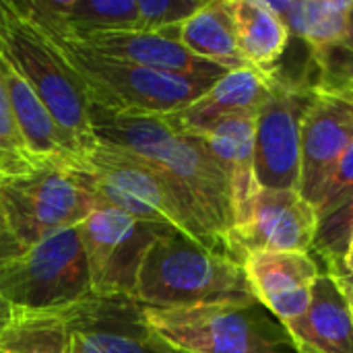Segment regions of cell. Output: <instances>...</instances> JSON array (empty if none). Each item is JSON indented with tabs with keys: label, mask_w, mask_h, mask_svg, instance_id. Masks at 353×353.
Returning a JSON list of instances; mask_svg holds the SVG:
<instances>
[{
	"label": "cell",
	"mask_w": 353,
	"mask_h": 353,
	"mask_svg": "<svg viewBox=\"0 0 353 353\" xmlns=\"http://www.w3.org/2000/svg\"><path fill=\"white\" fill-rule=\"evenodd\" d=\"M66 353H184L165 343L147 323L145 306L126 296H89L60 310Z\"/></svg>",
	"instance_id": "cell-11"
},
{
	"label": "cell",
	"mask_w": 353,
	"mask_h": 353,
	"mask_svg": "<svg viewBox=\"0 0 353 353\" xmlns=\"http://www.w3.org/2000/svg\"><path fill=\"white\" fill-rule=\"evenodd\" d=\"M275 87V72H261L252 66L228 70L194 103L163 116L176 130L201 134L232 118H256Z\"/></svg>",
	"instance_id": "cell-16"
},
{
	"label": "cell",
	"mask_w": 353,
	"mask_h": 353,
	"mask_svg": "<svg viewBox=\"0 0 353 353\" xmlns=\"http://www.w3.org/2000/svg\"><path fill=\"white\" fill-rule=\"evenodd\" d=\"M168 230L172 228L130 217L114 207L97 205L79 225L91 294L101 298H134L143 261L153 242Z\"/></svg>",
	"instance_id": "cell-9"
},
{
	"label": "cell",
	"mask_w": 353,
	"mask_h": 353,
	"mask_svg": "<svg viewBox=\"0 0 353 353\" xmlns=\"http://www.w3.org/2000/svg\"><path fill=\"white\" fill-rule=\"evenodd\" d=\"M91 122L97 141L124 147L165 172L190 196L207 230L236 261L230 246L232 182L203 137L176 130L163 116L112 114L95 105H91Z\"/></svg>",
	"instance_id": "cell-1"
},
{
	"label": "cell",
	"mask_w": 353,
	"mask_h": 353,
	"mask_svg": "<svg viewBox=\"0 0 353 353\" xmlns=\"http://www.w3.org/2000/svg\"><path fill=\"white\" fill-rule=\"evenodd\" d=\"M180 41L190 54L225 70L248 66L238 50L232 0H207L184 23L159 31Z\"/></svg>",
	"instance_id": "cell-19"
},
{
	"label": "cell",
	"mask_w": 353,
	"mask_h": 353,
	"mask_svg": "<svg viewBox=\"0 0 353 353\" xmlns=\"http://www.w3.org/2000/svg\"><path fill=\"white\" fill-rule=\"evenodd\" d=\"M343 269H345V275L353 273V240H352V244H350V250H347V254H345Z\"/></svg>",
	"instance_id": "cell-33"
},
{
	"label": "cell",
	"mask_w": 353,
	"mask_h": 353,
	"mask_svg": "<svg viewBox=\"0 0 353 353\" xmlns=\"http://www.w3.org/2000/svg\"><path fill=\"white\" fill-rule=\"evenodd\" d=\"M254 126L256 118H232L199 134L230 176L234 228L246 217L252 199L259 192V182L254 176Z\"/></svg>",
	"instance_id": "cell-20"
},
{
	"label": "cell",
	"mask_w": 353,
	"mask_h": 353,
	"mask_svg": "<svg viewBox=\"0 0 353 353\" xmlns=\"http://www.w3.org/2000/svg\"><path fill=\"white\" fill-rule=\"evenodd\" d=\"M329 95V93H327ZM335 97H341V99H347V101H352L353 103V81L350 85H345L343 89H339L337 93H335Z\"/></svg>",
	"instance_id": "cell-32"
},
{
	"label": "cell",
	"mask_w": 353,
	"mask_h": 353,
	"mask_svg": "<svg viewBox=\"0 0 353 353\" xmlns=\"http://www.w3.org/2000/svg\"><path fill=\"white\" fill-rule=\"evenodd\" d=\"M316 209L298 190L259 188L246 217L232 230L236 263L252 252H310L316 236Z\"/></svg>",
	"instance_id": "cell-12"
},
{
	"label": "cell",
	"mask_w": 353,
	"mask_h": 353,
	"mask_svg": "<svg viewBox=\"0 0 353 353\" xmlns=\"http://www.w3.org/2000/svg\"><path fill=\"white\" fill-rule=\"evenodd\" d=\"M97 205L79 172L66 168L46 165L23 176L0 178V207L25 248L79 228Z\"/></svg>",
	"instance_id": "cell-8"
},
{
	"label": "cell",
	"mask_w": 353,
	"mask_h": 353,
	"mask_svg": "<svg viewBox=\"0 0 353 353\" xmlns=\"http://www.w3.org/2000/svg\"><path fill=\"white\" fill-rule=\"evenodd\" d=\"M10 316H12V308L2 300V296H0V331L6 327V323L10 321Z\"/></svg>",
	"instance_id": "cell-31"
},
{
	"label": "cell",
	"mask_w": 353,
	"mask_h": 353,
	"mask_svg": "<svg viewBox=\"0 0 353 353\" xmlns=\"http://www.w3.org/2000/svg\"><path fill=\"white\" fill-rule=\"evenodd\" d=\"M14 6L41 31L66 39L137 25V0H17Z\"/></svg>",
	"instance_id": "cell-17"
},
{
	"label": "cell",
	"mask_w": 353,
	"mask_h": 353,
	"mask_svg": "<svg viewBox=\"0 0 353 353\" xmlns=\"http://www.w3.org/2000/svg\"><path fill=\"white\" fill-rule=\"evenodd\" d=\"M0 56L35 91L79 172H85L99 143L93 132L91 101L54 43L10 0H0Z\"/></svg>",
	"instance_id": "cell-3"
},
{
	"label": "cell",
	"mask_w": 353,
	"mask_h": 353,
	"mask_svg": "<svg viewBox=\"0 0 353 353\" xmlns=\"http://www.w3.org/2000/svg\"><path fill=\"white\" fill-rule=\"evenodd\" d=\"M339 46L341 48H345L350 54L353 56V2L352 6H350V12H347V27H345V35H343V39L339 41Z\"/></svg>",
	"instance_id": "cell-29"
},
{
	"label": "cell",
	"mask_w": 353,
	"mask_h": 353,
	"mask_svg": "<svg viewBox=\"0 0 353 353\" xmlns=\"http://www.w3.org/2000/svg\"><path fill=\"white\" fill-rule=\"evenodd\" d=\"M242 267L252 296L283 325L306 312L321 277L310 252H252Z\"/></svg>",
	"instance_id": "cell-14"
},
{
	"label": "cell",
	"mask_w": 353,
	"mask_h": 353,
	"mask_svg": "<svg viewBox=\"0 0 353 353\" xmlns=\"http://www.w3.org/2000/svg\"><path fill=\"white\" fill-rule=\"evenodd\" d=\"M41 33L54 43L66 66L74 72L91 105L112 114L172 116L194 103L215 83L143 68L95 54L79 41L46 31Z\"/></svg>",
	"instance_id": "cell-5"
},
{
	"label": "cell",
	"mask_w": 353,
	"mask_h": 353,
	"mask_svg": "<svg viewBox=\"0 0 353 353\" xmlns=\"http://www.w3.org/2000/svg\"><path fill=\"white\" fill-rule=\"evenodd\" d=\"M252 298L240 263L176 230H168L153 242L134 292V300L145 308H186Z\"/></svg>",
	"instance_id": "cell-4"
},
{
	"label": "cell",
	"mask_w": 353,
	"mask_h": 353,
	"mask_svg": "<svg viewBox=\"0 0 353 353\" xmlns=\"http://www.w3.org/2000/svg\"><path fill=\"white\" fill-rule=\"evenodd\" d=\"M68 335L60 312L12 310L0 331V353H66Z\"/></svg>",
	"instance_id": "cell-23"
},
{
	"label": "cell",
	"mask_w": 353,
	"mask_h": 353,
	"mask_svg": "<svg viewBox=\"0 0 353 353\" xmlns=\"http://www.w3.org/2000/svg\"><path fill=\"white\" fill-rule=\"evenodd\" d=\"M283 327L298 353H353V310L329 273L314 281L306 312Z\"/></svg>",
	"instance_id": "cell-18"
},
{
	"label": "cell",
	"mask_w": 353,
	"mask_h": 353,
	"mask_svg": "<svg viewBox=\"0 0 353 353\" xmlns=\"http://www.w3.org/2000/svg\"><path fill=\"white\" fill-rule=\"evenodd\" d=\"M72 41H79L81 46H85L95 54L122 60L128 64H137L143 68L178 74V77L219 81L228 72L217 64L196 58L180 41L163 33L122 29V31H101Z\"/></svg>",
	"instance_id": "cell-15"
},
{
	"label": "cell",
	"mask_w": 353,
	"mask_h": 353,
	"mask_svg": "<svg viewBox=\"0 0 353 353\" xmlns=\"http://www.w3.org/2000/svg\"><path fill=\"white\" fill-rule=\"evenodd\" d=\"M353 240V190L327 215L319 217L312 250L319 261L325 263L327 273L343 277V261Z\"/></svg>",
	"instance_id": "cell-24"
},
{
	"label": "cell",
	"mask_w": 353,
	"mask_h": 353,
	"mask_svg": "<svg viewBox=\"0 0 353 353\" xmlns=\"http://www.w3.org/2000/svg\"><path fill=\"white\" fill-rule=\"evenodd\" d=\"M353 141V103L319 93L302 122L298 192L314 209L337 161Z\"/></svg>",
	"instance_id": "cell-13"
},
{
	"label": "cell",
	"mask_w": 353,
	"mask_h": 353,
	"mask_svg": "<svg viewBox=\"0 0 353 353\" xmlns=\"http://www.w3.org/2000/svg\"><path fill=\"white\" fill-rule=\"evenodd\" d=\"M149 327L184 353H298L283 323L256 298L145 308Z\"/></svg>",
	"instance_id": "cell-6"
},
{
	"label": "cell",
	"mask_w": 353,
	"mask_h": 353,
	"mask_svg": "<svg viewBox=\"0 0 353 353\" xmlns=\"http://www.w3.org/2000/svg\"><path fill=\"white\" fill-rule=\"evenodd\" d=\"M335 279H337V283H339L341 292L345 294V298H347V302H350V306H352V310H353V273H350V275H343V277H335Z\"/></svg>",
	"instance_id": "cell-30"
},
{
	"label": "cell",
	"mask_w": 353,
	"mask_h": 353,
	"mask_svg": "<svg viewBox=\"0 0 353 353\" xmlns=\"http://www.w3.org/2000/svg\"><path fill=\"white\" fill-rule=\"evenodd\" d=\"M353 190V141L350 147L345 149V153L341 155V159L337 161L333 174L329 176L319 205H316V215L323 217L327 215L333 207H337L350 192Z\"/></svg>",
	"instance_id": "cell-27"
},
{
	"label": "cell",
	"mask_w": 353,
	"mask_h": 353,
	"mask_svg": "<svg viewBox=\"0 0 353 353\" xmlns=\"http://www.w3.org/2000/svg\"><path fill=\"white\" fill-rule=\"evenodd\" d=\"M25 250L27 248L21 244V240L12 232L4 209L0 207V269H6L12 263H17L25 254Z\"/></svg>",
	"instance_id": "cell-28"
},
{
	"label": "cell",
	"mask_w": 353,
	"mask_h": 353,
	"mask_svg": "<svg viewBox=\"0 0 353 353\" xmlns=\"http://www.w3.org/2000/svg\"><path fill=\"white\" fill-rule=\"evenodd\" d=\"M316 97L312 85L281 79L261 108L254 126V176L259 188L298 190L302 122Z\"/></svg>",
	"instance_id": "cell-10"
},
{
	"label": "cell",
	"mask_w": 353,
	"mask_h": 353,
	"mask_svg": "<svg viewBox=\"0 0 353 353\" xmlns=\"http://www.w3.org/2000/svg\"><path fill=\"white\" fill-rule=\"evenodd\" d=\"M0 296L12 310L27 312H60L89 298V267L79 228L43 238L17 263L0 269Z\"/></svg>",
	"instance_id": "cell-7"
},
{
	"label": "cell",
	"mask_w": 353,
	"mask_h": 353,
	"mask_svg": "<svg viewBox=\"0 0 353 353\" xmlns=\"http://www.w3.org/2000/svg\"><path fill=\"white\" fill-rule=\"evenodd\" d=\"M79 176L99 205L114 207L143 221L168 225L230 259L203 223L190 196L165 172L141 155L99 141L89 155L85 172H79Z\"/></svg>",
	"instance_id": "cell-2"
},
{
	"label": "cell",
	"mask_w": 353,
	"mask_h": 353,
	"mask_svg": "<svg viewBox=\"0 0 353 353\" xmlns=\"http://www.w3.org/2000/svg\"><path fill=\"white\" fill-rule=\"evenodd\" d=\"M33 170H39L21 139L10 99H8V89L6 81L2 74V58H0V178H12V176H23Z\"/></svg>",
	"instance_id": "cell-25"
},
{
	"label": "cell",
	"mask_w": 353,
	"mask_h": 353,
	"mask_svg": "<svg viewBox=\"0 0 353 353\" xmlns=\"http://www.w3.org/2000/svg\"><path fill=\"white\" fill-rule=\"evenodd\" d=\"M283 21L290 37H300L312 56L339 43L345 35L352 0H265Z\"/></svg>",
	"instance_id": "cell-22"
},
{
	"label": "cell",
	"mask_w": 353,
	"mask_h": 353,
	"mask_svg": "<svg viewBox=\"0 0 353 353\" xmlns=\"http://www.w3.org/2000/svg\"><path fill=\"white\" fill-rule=\"evenodd\" d=\"M207 0H137V31L159 33L184 23Z\"/></svg>",
	"instance_id": "cell-26"
},
{
	"label": "cell",
	"mask_w": 353,
	"mask_h": 353,
	"mask_svg": "<svg viewBox=\"0 0 353 353\" xmlns=\"http://www.w3.org/2000/svg\"><path fill=\"white\" fill-rule=\"evenodd\" d=\"M238 50L244 62L261 72H275L290 33L265 0H232Z\"/></svg>",
	"instance_id": "cell-21"
}]
</instances>
